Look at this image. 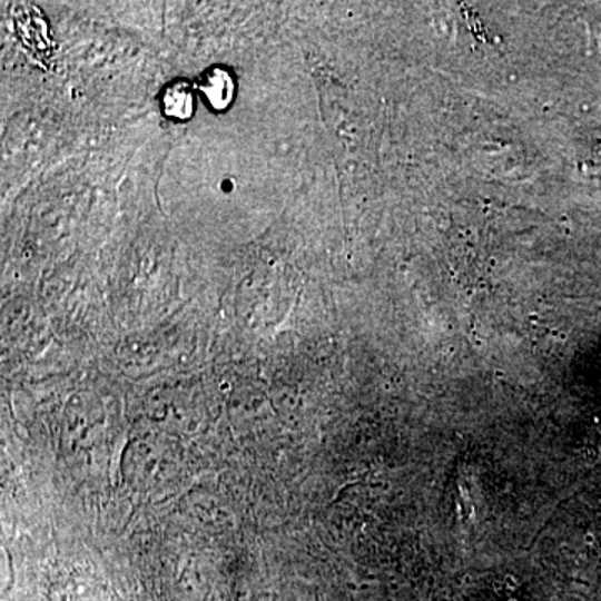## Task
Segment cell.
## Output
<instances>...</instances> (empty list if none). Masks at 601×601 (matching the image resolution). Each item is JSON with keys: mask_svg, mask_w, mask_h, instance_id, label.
Returning a JSON list of instances; mask_svg holds the SVG:
<instances>
[{"mask_svg": "<svg viewBox=\"0 0 601 601\" xmlns=\"http://www.w3.org/2000/svg\"><path fill=\"white\" fill-rule=\"evenodd\" d=\"M162 109L170 119H189L196 109L193 89L187 82H176L164 90Z\"/></svg>", "mask_w": 601, "mask_h": 601, "instance_id": "3957f363", "label": "cell"}, {"mask_svg": "<svg viewBox=\"0 0 601 601\" xmlns=\"http://www.w3.org/2000/svg\"><path fill=\"white\" fill-rule=\"evenodd\" d=\"M200 90L213 109L224 110L236 96V82L227 70L213 69L204 76Z\"/></svg>", "mask_w": 601, "mask_h": 601, "instance_id": "7a4b0ae2", "label": "cell"}, {"mask_svg": "<svg viewBox=\"0 0 601 601\" xmlns=\"http://www.w3.org/2000/svg\"><path fill=\"white\" fill-rule=\"evenodd\" d=\"M13 16H16L13 19H16L17 32L26 49H29L37 59H49L52 53V39L49 36V26L40 10L36 9V6L20 3L16 6Z\"/></svg>", "mask_w": 601, "mask_h": 601, "instance_id": "6da1fadb", "label": "cell"}]
</instances>
